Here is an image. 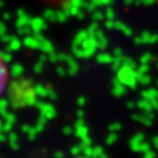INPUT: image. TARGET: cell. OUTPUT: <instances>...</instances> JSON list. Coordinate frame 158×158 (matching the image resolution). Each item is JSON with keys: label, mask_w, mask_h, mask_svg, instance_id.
Returning a JSON list of instances; mask_svg holds the SVG:
<instances>
[{"label": "cell", "mask_w": 158, "mask_h": 158, "mask_svg": "<svg viewBox=\"0 0 158 158\" xmlns=\"http://www.w3.org/2000/svg\"><path fill=\"white\" fill-rule=\"evenodd\" d=\"M8 101L13 108H23L35 106L38 103V95L35 93V85L28 79H15L8 89Z\"/></svg>", "instance_id": "obj_1"}, {"label": "cell", "mask_w": 158, "mask_h": 158, "mask_svg": "<svg viewBox=\"0 0 158 158\" xmlns=\"http://www.w3.org/2000/svg\"><path fill=\"white\" fill-rule=\"evenodd\" d=\"M98 49V45L95 36H89L82 45L77 47H73V54L75 57L79 59H89L96 54V51Z\"/></svg>", "instance_id": "obj_2"}, {"label": "cell", "mask_w": 158, "mask_h": 158, "mask_svg": "<svg viewBox=\"0 0 158 158\" xmlns=\"http://www.w3.org/2000/svg\"><path fill=\"white\" fill-rule=\"evenodd\" d=\"M117 79L129 88H135L136 82H137V74L135 73L134 68L127 67L123 66L117 70Z\"/></svg>", "instance_id": "obj_3"}, {"label": "cell", "mask_w": 158, "mask_h": 158, "mask_svg": "<svg viewBox=\"0 0 158 158\" xmlns=\"http://www.w3.org/2000/svg\"><path fill=\"white\" fill-rule=\"evenodd\" d=\"M35 107L38 108L39 113L41 116L46 117L47 119H52L55 117L56 115V110L53 104L48 103V102H42V101H38V103L35 104Z\"/></svg>", "instance_id": "obj_4"}, {"label": "cell", "mask_w": 158, "mask_h": 158, "mask_svg": "<svg viewBox=\"0 0 158 158\" xmlns=\"http://www.w3.org/2000/svg\"><path fill=\"white\" fill-rule=\"evenodd\" d=\"M75 135L79 137L80 139H85L87 137H89V129L85 125L83 118H79L75 123V130H74Z\"/></svg>", "instance_id": "obj_5"}, {"label": "cell", "mask_w": 158, "mask_h": 158, "mask_svg": "<svg viewBox=\"0 0 158 158\" xmlns=\"http://www.w3.org/2000/svg\"><path fill=\"white\" fill-rule=\"evenodd\" d=\"M31 28L33 31V33L35 34H42L44 31L47 29V21L45 20V18H32V23H31Z\"/></svg>", "instance_id": "obj_6"}, {"label": "cell", "mask_w": 158, "mask_h": 158, "mask_svg": "<svg viewBox=\"0 0 158 158\" xmlns=\"http://www.w3.org/2000/svg\"><path fill=\"white\" fill-rule=\"evenodd\" d=\"M32 23V18L23 10H18L17 12V21H15V26L17 28H21V27H26V26H31Z\"/></svg>", "instance_id": "obj_7"}, {"label": "cell", "mask_w": 158, "mask_h": 158, "mask_svg": "<svg viewBox=\"0 0 158 158\" xmlns=\"http://www.w3.org/2000/svg\"><path fill=\"white\" fill-rule=\"evenodd\" d=\"M127 93V87H125L117 77L113 80V85H111V94L116 97H121Z\"/></svg>", "instance_id": "obj_8"}, {"label": "cell", "mask_w": 158, "mask_h": 158, "mask_svg": "<svg viewBox=\"0 0 158 158\" xmlns=\"http://www.w3.org/2000/svg\"><path fill=\"white\" fill-rule=\"evenodd\" d=\"M7 82V69H6V63L1 60L0 57V95L5 90V85Z\"/></svg>", "instance_id": "obj_9"}, {"label": "cell", "mask_w": 158, "mask_h": 158, "mask_svg": "<svg viewBox=\"0 0 158 158\" xmlns=\"http://www.w3.org/2000/svg\"><path fill=\"white\" fill-rule=\"evenodd\" d=\"M23 44L25 47H27L29 49H40L41 42L34 36L33 34H31L28 36H25V39L23 40Z\"/></svg>", "instance_id": "obj_10"}, {"label": "cell", "mask_w": 158, "mask_h": 158, "mask_svg": "<svg viewBox=\"0 0 158 158\" xmlns=\"http://www.w3.org/2000/svg\"><path fill=\"white\" fill-rule=\"evenodd\" d=\"M90 36V34L88 33V31L87 29H82V31H80L77 32V34L75 35V38H74V41H73V47H77V46L82 45L83 42H85V40L88 39Z\"/></svg>", "instance_id": "obj_11"}, {"label": "cell", "mask_w": 158, "mask_h": 158, "mask_svg": "<svg viewBox=\"0 0 158 158\" xmlns=\"http://www.w3.org/2000/svg\"><path fill=\"white\" fill-rule=\"evenodd\" d=\"M94 36H95L96 41H97L98 49H106L108 46V39H107V36H106V34L103 33L101 29H98Z\"/></svg>", "instance_id": "obj_12"}, {"label": "cell", "mask_w": 158, "mask_h": 158, "mask_svg": "<svg viewBox=\"0 0 158 158\" xmlns=\"http://www.w3.org/2000/svg\"><path fill=\"white\" fill-rule=\"evenodd\" d=\"M64 64H66V67H67V72H68V75H69V76L76 75L77 70H79V64H77V62L75 61V59H74L73 56L70 57Z\"/></svg>", "instance_id": "obj_13"}, {"label": "cell", "mask_w": 158, "mask_h": 158, "mask_svg": "<svg viewBox=\"0 0 158 158\" xmlns=\"http://www.w3.org/2000/svg\"><path fill=\"white\" fill-rule=\"evenodd\" d=\"M23 44L20 41V40L18 39L17 36H14L13 39L6 45V51H8V52H17V51H19L20 48H21V46H23Z\"/></svg>", "instance_id": "obj_14"}, {"label": "cell", "mask_w": 158, "mask_h": 158, "mask_svg": "<svg viewBox=\"0 0 158 158\" xmlns=\"http://www.w3.org/2000/svg\"><path fill=\"white\" fill-rule=\"evenodd\" d=\"M40 49H41V52L44 54L49 55L52 53H54V45L52 44L49 40H47L45 38V39L41 41V44H40Z\"/></svg>", "instance_id": "obj_15"}, {"label": "cell", "mask_w": 158, "mask_h": 158, "mask_svg": "<svg viewBox=\"0 0 158 158\" xmlns=\"http://www.w3.org/2000/svg\"><path fill=\"white\" fill-rule=\"evenodd\" d=\"M96 61L101 64H106V63H113L114 55L109 54V53H100L96 55Z\"/></svg>", "instance_id": "obj_16"}, {"label": "cell", "mask_w": 158, "mask_h": 158, "mask_svg": "<svg viewBox=\"0 0 158 158\" xmlns=\"http://www.w3.org/2000/svg\"><path fill=\"white\" fill-rule=\"evenodd\" d=\"M23 72H25V68H23V66L20 64V63H14V64L12 66L11 73H12V76H13L14 79H20V77H23Z\"/></svg>", "instance_id": "obj_17"}, {"label": "cell", "mask_w": 158, "mask_h": 158, "mask_svg": "<svg viewBox=\"0 0 158 158\" xmlns=\"http://www.w3.org/2000/svg\"><path fill=\"white\" fill-rule=\"evenodd\" d=\"M49 88H51V85L49 87H46V85H39V83L35 85V93H36L38 97H41V98L48 97L49 96Z\"/></svg>", "instance_id": "obj_18"}, {"label": "cell", "mask_w": 158, "mask_h": 158, "mask_svg": "<svg viewBox=\"0 0 158 158\" xmlns=\"http://www.w3.org/2000/svg\"><path fill=\"white\" fill-rule=\"evenodd\" d=\"M115 29H117V31H119L121 33L125 34V35H128V36L132 34V31H131V28H130V27H128L124 23L118 21V20H116V21H115Z\"/></svg>", "instance_id": "obj_19"}, {"label": "cell", "mask_w": 158, "mask_h": 158, "mask_svg": "<svg viewBox=\"0 0 158 158\" xmlns=\"http://www.w3.org/2000/svg\"><path fill=\"white\" fill-rule=\"evenodd\" d=\"M7 139H8V142H10V145H11L12 149L17 150L18 148H19V137H18V135L14 132V131L8 132Z\"/></svg>", "instance_id": "obj_20"}, {"label": "cell", "mask_w": 158, "mask_h": 158, "mask_svg": "<svg viewBox=\"0 0 158 158\" xmlns=\"http://www.w3.org/2000/svg\"><path fill=\"white\" fill-rule=\"evenodd\" d=\"M44 18H45L46 21H49V23H56V11H53V10H46L44 13Z\"/></svg>", "instance_id": "obj_21"}, {"label": "cell", "mask_w": 158, "mask_h": 158, "mask_svg": "<svg viewBox=\"0 0 158 158\" xmlns=\"http://www.w3.org/2000/svg\"><path fill=\"white\" fill-rule=\"evenodd\" d=\"M47 121H48V119L46 118V117H44V116H41V115H40V117L38 118V121H36V124L34 125V127H35V129L38 130V132H39V134L40 132H42V130L45 129Z\"/></svg>", "instance_id": "obj_22"}, {"label": "cell", "mask_w": 158, "mask_h": 158, "mask_svg": "<svg viewBox=\"0 0 158 158\" xmlns=\"http://www.w3.org/2000/svg\"><path fill=\"white\" fill-rule=\"evenodd\" d=\"M8 106H11L10 104V101L8 100H6V98H1L0 97V116H4L8 110Z\"/></svg>", "instance_id": "obj_23"}, {"label": "cell", "mask_w": 158, "mask_h": 158, "mask_svg": "<svg viewBox=\"0 0 158 158\" xmlns=\"http://www.w3.org/2000/svg\"><path fill=\"white\" fill-rule=\"evenodd\" d=\"M0 57H1V60H2L6 64L12 62V60H13L12 52H8V51H0Z\"/></svg>", "instance_id": "obj_24"}, {"label": "cell", "mask_w": 158, "mask_h": 158, "mask_svg": "<svg viewBox=\"0 0 158 158\" xmlns=\"http://www.w3.org/2000/svg\"><path fill=\"white\" fill-rule=\"evenodd\" d=\"M91 18H93L94 21H97V23H98V21H101V20H103V19L106 18V14H104L103 12L96 10V11H94L91 13Z\"/></svg>", "instance_id": "obj_25"}, {"label": "cell", "mask_w": 158, "mask_h": 158, "mask_svg": "<svg viewBox=\"0 0 158 158\" xmlns=\"http://www.w3.org/2000/svg\"><path fill=\"white\" fill-rule=\"evenodd\" d=\"M68 15L67 13L61 10V11H56V23H64L66 20L68 19Z\"/></svg>", "instance_id": "obj_26"}, {"label": "cell", "mask_w": 158, "mask_h": 158, "mask_svg": "<svg viewBox=\"0 0 158 158\" xmlns=\"http://www.w3.org/2000/svg\"><path fill=\"white\" fill-rule=\"evenodd\" d=\"M87 31H88V33L90 34L91 36H94V35L96 34V32L98 31V23H97V21H94V23H91L90 25L88 26Z\"/></svg>", "instance_id": "obj_27"}, {"label": "cell", "mask_w": 158, "mask_h": 158, "mask_svg": "<svg viewBox=\"0 0 158 158\" xmlns=\"http://www.w3.org/2000/svg\"><path fill=\"white\" fill-rule=\"evenodd\" d=\"M118 132H110L109 131V134H108L107 136V143L109 144V145H111V144H114L115 142L117 141V138H118V135H117Z\"/></svg>", "instance_id": "obj_28"}, {"label": "cell", "mask_w": 158, "mask_h": 158, "mask_svg": "<svg viewBox=\"0 0 158 158\" xmlns=\"http://www.w3.org/2000/svg\"><path fill=\"white\" fill-rule=\"evenodd\" d=\"M106 19L107 20H115V17H116V13L114 11L111 7H108L107 10H106Z\"/></svg>", "instance_id": "obj_29"}, {"label": "cell", "mask_w": 158, "mask_h": 158, "mask_svg": "<svg viewBox=\"0 0 158 158\" xmlns=\"http://www.w3.org/2000/svg\"><path fill=\"white\" fill-rule=\"evenodd\" d=\"M44 67H45V62H44V61H41V60H39L38 62L34 64L33 70L36 74H40L41 72H42V70H44Z\"/></svg>", "instance_id": "obj_30"}, {"label": "cell", "mask_w": 158, "mask_h": 158, "mask_svg": "<svg viewBox=\"0 0 158 158\" xmlns=\"http://www.w3.org/2000/svg\"><path fill=\"white\" fill-rule=\"evenodd\" d=\"M93 4H95L97 7H100V6H108L110 5L111 2H113L114 0H90Z\"/></svg>", "instance_id": "obj_31"}, {"label": "cell", "mask_w": 158, "mask_h": 158, "mask_svg": "<svg viewBox=\"0 0 158 158\" xmlns=\"http://www.w3.org/2000/svg\"><path fill=\"white\" fill-rule=\"evenodd\" d=\"M121 129H122V125L118 122H115V123H111L109 125V131L110 132H118Z\"/></svg>", "instance_id": "obj_32"}, {"label": "cell", "mask_w": 158, "mask_h": 158, "mask_svg": "<svg viewBox=\"0 0 158 158\" xmlns=\"http://www.w3.org/2000/svg\"><path fill=\"white\" fill-rule=\"evenodd\" d=\"M69 2L73 6H76V7H80V8H83L87 2V0H69Z\"/></svg>", "instance_id": "obj_33"}, {"label": "cell", "mask_w": 158, "mask_h": 158, "mask_svg": "<svg viewBox=\"0 0 158 158\" xmlns=\"http://www.w3.org/2000/svg\"><path fill=\"white\" fill-rule=\"evenodd\" d=\"M70 151L73 155H80L81 152H83V147H82V144H80V145H74L72 149H70Z\"/></svg>", "instance_id": "obj_34"}, {"label": "cell", "mask_w": 158, "mask_h": 158, "mask_svg": "<svg viewBox=\"0 0 158 158\" xmlns=\"http://www.w3.org/2000/svg\"><path fill=\"white\" fill-rule=\"evenodd\" d=\"M56 72L59 73L60 76H66V75H68L67 67H66V66H59V67L56 68Z\"/></svg>", "instance_id": "obj_35"}, {"label": "cell", "mask_w": 158, "mask_h": 158, "mask_svg": "<svg viewBox=\"0 0 158 158\" xmlns=\"http://www.w3.org/2000/svg\"><path fill=\"white\" fill-rule=\"evenodd\" d=\"M13 38H14V36H12V35H8V34L6 33V34H4L2 36H0V41L7 45V44H8V42H10L12 39H13Z\"/></svg>", "instance_id": "obj_36"}, {"label": "cell", "mask_w": 158, "mask_h": 158, "mask_svg": "<svg viewBox=\"0 0 158 158\" xmlns=\"http://www.w3.org/2000/svg\"><path fill=\"white\" fill-rule=\"evenodd\" d=\"M77 104H79V107H83V106H85L87 104V98H85V96H80V97H77Z\"/></svg>", "instance_id": "obj_37"}, {"label": "cell", "mask_w": 158, "mask_h": 158, "mask_svg": "<svg viewBox=\"0 0 158 158\" xmlns=\"http://www.w3.org/2000/svg\"><path fill=\"white\" fill-rule=\"evenodd\" d=\"M115 21L116 20H106V27L108 29H115Z\"/></svg>", "instance_id": "obj_38"}, {"label": "cell", "mask_w": 158, "mask_h": 158, "mask_svg": "<svg viewBox=\"0 0 158 158\" xmlns=\"http://www.w3.org/2000/svg\"><path fill=\"white\" fill-rule=\"evenodd\" d=\"M6 32H7V27H6L5 23L0 21V36H2L4 34H6Z\"/></svg>", "instance_id": "obj_39"}, {"label": "cell", "mask_w": 158, "mask_h": 158, "mask_svg": "<svg viewBox=\"0 0 158 158\" xmlns=\"http://www.w3.org/2000/svg\"><path fill=\"white\" fill-rule=\"evenodd\" d=\"M73 132H74V129L72 127H64L63 128V134L64 135H72Z\"/></svg>", "instance_id": "obj_40"}, {"label": "cell", "mask_w": 158, "mask_h": 158, "mask_svg": "<svg viewBox=\"0 0 158 158\" xmlns=\"http://www.w3.org/2000/svg\"><path fill=\"white\" fill-rule=\"evenodd\" d=\"M113 55L114 56H122L123 55V53H122V51L119 49V48H115L113 52Z\"/></svg>", "instance_id": "obj_41"}, {"label": "cell", "mask_w": 158, "mask_h": 158, "mask_svg": "<svg viewBox=\"0 0 158 158\" xmlns=\"http://www.w3.org/2000/svg\"><path fill=\"white\" fill-rule=\"evenodd\" d=\"M2 20H4V21H8V20H11V14H10L8 12L2 13Z\"/></svg>", "instance_id": "obj_42"}, {"label": "cell", "mask_w": 158, "mask_h": 158, "mask_svg": "<svg viewBox=\"0 0 158 158\" xmlns=\"http://www.w3.org/2000/svg\"><path fill=\"white\" fill-rule=\"evenodd\" d=\"M6 138H7V137L5 136V132H4L2 130H0V142H4Z\"/></svg>", "instance_id": "obj_43"}, {"label": "cell", "mask_w": 158, "mask_h": 158, "mask_svg": "<svg viewBox=\"0 0 158 158\" xmlns=\"http://www.w3.org/2000/svg\"><path fill=\"white\" fill-rule=\"evenodd\" d=\"M77 117H79V118H83V111H82V110H79V111H77Z\"/></svg>", "instance_id": "obj_44"}, {"label": "cell", "mask_w": 158, "mask_h": 158, "mask_svg": "<svg viewBox=\"0 0 158 158\" xmlns=\"http://www.w3.org/2000/svg\"><path fill=\"white\" fill-rule=\"evenodd\" d=\"M55 156H56L57 158H62L63 157V153L61 152V151H59V152L55 153Z\"/></svg>", "instance_id": "obj_45"}, {"label": "cell", "mask_w": 158, "mask_h": 158, "mask_svg": "<svg viewBox=\"0 0 158 158\" xmlns=\"http://www.w3.org/2000/svg\"><path fill=\"white\" fill-rule=\"evenodd\" d=\"M132 1H134V0H124L123 2H124L125 5H130V4H132Z\"/></svg>", "instance_id": "obj_46"}, {"label": "cell", "mask_w": 158, "mask_h": 158, "mask_svg": "<svg viewBox=\"0 0 158 158\" xmlns=\"http://www.w3.org/2000/svg\"><path fill=\"white\" fill-rule=\"evenodd\" d=\"M77 158H89L88 156H85V155H83V156H79Z\"/></svg>", "instance_id": "obj_47"}, {"label": "cell", "mask_w": 158, "mask_h": 158, "mask_svg": "<svg viewBox=\"0 0 158 158\" xmlns=\"http://www.w3.org/2000/svg\"><path fill=\"white\" fill-rule=\"evenodd\" d=\"M2 124H4V123H2V121H1V119H0V130L2 129Z\"/></svg>", "instance_id": "obj_48"}, {"label": "cell", "mask_w": 158, "mask_h": 158, "mask_svg": "<svg viewBox=\"0 0 158 158\" xmlns=\"http://www.w3.org/2000/svg\"><path fill=\"white\" fill-rule=\"evenodd\" d=\"M2 5H4V2H2V1H1V0H0V8H1V7H2Z\"/></svg>", "instance_id": "obj_49"}]
</instances>
